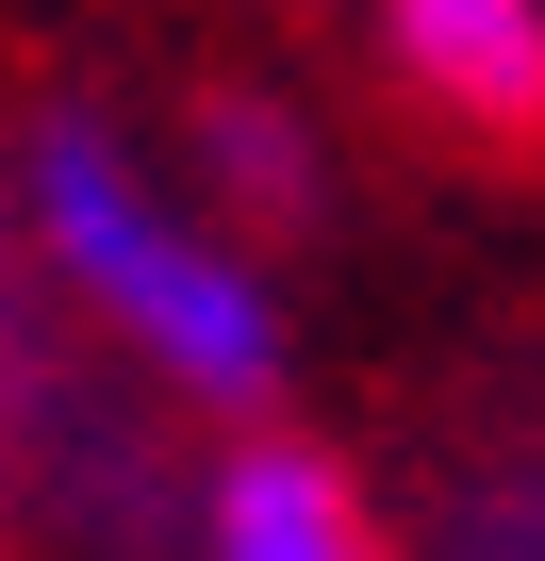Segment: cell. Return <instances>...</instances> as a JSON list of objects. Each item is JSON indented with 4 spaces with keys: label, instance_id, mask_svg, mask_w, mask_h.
Instances as JSON below:
<instances>
[{
    "label": "cell",
    "instance_id": "6da1fadb",
    "mask_svg": "<svg viewBox=\"0 0 545 561\" xmlns=\"http://www.w3.org/2000/svg\"><path fill=\"white\" fill-rule=\"evenodd\" d=\"M34 198H50V248L100 280V298L198 380V397H264L282 380V331H264V280L231 264V248H198L100 133H50V165H34Z\"/></svg>",
    "mask_w": 545,
    "mask_h": 561
},
{
    "label": "cell",
    "instance_id": "7a4b0ae2",
    "mask_svg": "<svg viewBox=\"0 0 545 561\" xmlns=\"http://www.w3.org/2000/svg\"><path fill=\"white\" fill-rule=\"evenodd\" d=\"M381 18H397V50H413L430 100H463V116H545V0H381Z\"/></svg>",
    "mask_w": 545,
    "mask_h": 561
},
{
    "label": "cell",
    "instance_id": "3957f363",
    "mask_svg": "<svg viewBox=\"0 0 545 561\" xmlns=\"http://www.w3.org/2000/svg\"><path fill=\"white\" fill-rule=\"evenodd\" d=\"M215 561H364V528H348V495H331V462H231V495H215Z\"/></svg>",
    "mask_w": 545,
    "mask_h": 561
}]
</instances>
